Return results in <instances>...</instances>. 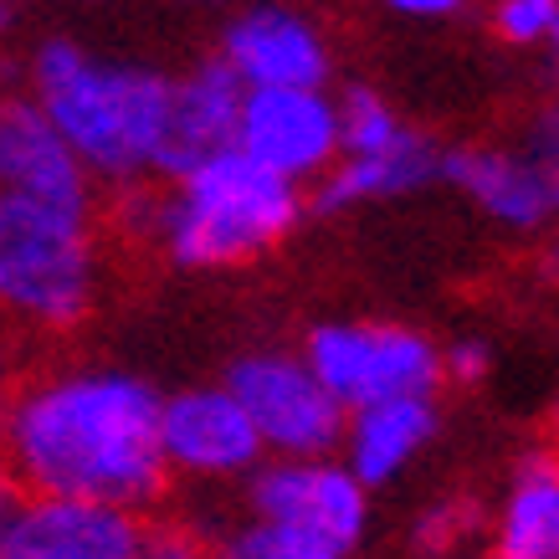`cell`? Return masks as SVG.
<instances>
[{"label":"cell","mask_w":559,"mask_h":559,"mask_svg":"<svg viewBox=\"0 0 559 559\" xmlns=\"http://www.w3.org/2000/svg\"><path fill=\"white\" fill-rule=\"evenodd\" d=\"M98 252L83 205L0 190V308L41 329H72L93 308Z\"/></svg>","instance_id":"cell-4"},{"label":"cell","mask_w":559,"mask_h":559,"mask_svg":"<svg viewBox=\"0 0 559 559\" xmlns=\"http://www.w3.org/2000/svg\"><path fill=\"white\" fill-rule=\"evenodd\" d=\"M395 11H406V16H452L462 11V0H385Z\"/></svg>","instance_id":"cell-26"},{"label":"cell","mask_w":559,"mask_h":559,"mask_svg":"<svg viewBox=\"0 0 559 559\" xmlns=\"http://www.w3.org/2000/svg\"><path fill=\"white\" fill-rule=\"evenodd\" d=\"M241 103H247V78L226 57H211L190 78H180L170 98V134H165L154 170L180 180L205 154L231 150L241 129Z\"/></svg>","instance_id":"cell-11"},{"label":"cell","mask_w":559,"mask_h":559,"mask_svg":"<svg viewBox=\"0 0 559 559\" xmlns=\"http://www.w3.org/2000/svg\"><path fill=\"white\" fill-rule=\"evenodd\" d=\"M165 401L129 370H68L21 390L0 452L26 492H72L150 513L170 492V457L159 437Z\"/></svg>","instance_id":"cell-1"},{"label":"cell","mask_w":559,"mask_h":559,"mask_svg":"<svg viewBox=\"0 0 559 559\" xmlns=\"http://www.w3.org/2000/svg\"><path fill=\"white\" fill-rule=\"evenodd\" d=\"M237 144L288 180L319 175L340 154V103L319 87H247Z\"/></svg>","instance_id":"cell-9"},{"label":"cell","mask_w":559,"mask_h":559,"mask_svg":"<svg viewBox=\"0 0 559 559\" xmlns=\"http://www.w3.org/2000/svg\"><path fill=\"white\" fill-rule=\"evenodd\" d=\"M221 57L247 78V87H323L329 78L319 32L283 5H252L231 21Z\"/></svg>","instance_id":"cell-13"},{"label":"cell","mask_w":559,"mask_h":559,"mask_svg":"<svg viewBox=\"0 0 559 559\" xmlns=\"http://www.w3.org/2000/svg\"><path fill=\"white\" fill-rule=\"evenodd\" d=\"M437 431V411L431 395H390V401H370V406L349 411L344 426V452H349V473L365 488H380L401 473L416 452Z\"/></svg>","instance_id":"cell-15"},{"label":"cell","mask_w":559,"mask_h":559,"mask_svg":"<svg viewBox=\"0 0 559 559\" xmlns=\"http://www.w3.org/2000/svg\"><path fill=\"white\" fill-rule=\"evenodd\" d=\"M401 119L370 87H349L340 103V150L344 154H385L390 144H401Z\"/></svg>","instance_id":"cell-18"},{"label":"cell","mask_w":559,"mask_h":559,"mask_svg":"<svg viewBox=\"0 0 559 559\" xmlns=\"http://www.w3.org/2000/svg\"><path fill=\"white\" fill-rule=\"evenodd\" d=\"M154 555V528L144 513L72 498V492H26L21 513L0 534V559H139Z\"/></svg>","instance_id":"cell-7"},{"label":"cell","mask_w":559,"mask_h":559,"mask_svg":"<svg viewBox=\"0 0 559 559\" xmlns=\"http://www.w3.org/2000/svg\"><path fill=\"white\" fill-rule=\"evenodd\" d=\"M226 549L237 559H334V549L323 539H313L308 528L277 524V519H257V524L241 528Z\"/></svg>","instance_id":"cell-19"},{"label":"cell","mask_w":559,"mask_h":559,"mask_svg":"<svg viewBox=\"0 0 559 559\" xmlns=\"http://www.w3.org/2000/svg\"><path fill=\"white\" fill-rule=\"evenodd\" d=\"M467 524H473L467 503H441L416 524V539H421V549H447V544H457L467 534Z\"/></svg>","instance_id":"cell-21"},{"label":"cell","mask_w":559,"mask_h":559,"mask_svg":"<svg viewBox=\"0 0 559 559\" xmlns=\"http://www.w3.org/2000/svg\"><path fill=\"white\" fill-rule=\"evenodd\" d=\"M252 513L257 519L308 528L313 539H323L334 549V559L349 555L365 539V524H370L365 483L349 467H334L323 457H283L272 467H257Z\"/></svg>","instance_id":"cell-8"},{"label":"cell","mask_w":559,"mask_h":559,"mask_svg":"<svg viewBox=\"0 0 559 559\" xmlns=\"http://www.w3.org/2000/svg\"><path fill=\"white\" fill-rule=\"evenodd\" d=\"M441 175L509 226H539L544 216L559 211V195L539 159H519V154L498 150H452L441 154Z\"/></svg>","instance_id":"cell-14"},{"label":"cell","mask_w":559,"mask_h":559,"mask_svg":"<svg viewBox=\"0 0 559 559\" xmlns=\"http://www.w3.org/2000/svg\"><path fill=\"white\" fill-rule=\"evenodd\" d=\"M308 365L344 406H370L390 395H431L441 380V355L416 329L390 323H329L308 340Z\"/></svg>","instance_id":"cell-5"},{"label":"cell","mask_w":559,"mask_h":559,"mask_svg":"<svg viewBox=\"0 0 559 559\" xmlns=\"http://www.w3.org/2000/svg\"><path fill=\"white\" fill-rule=\"evenodd\" d=\"M180 195L159 205V237L180 267H231L298 226V180L231 144L205 154L180 180Z\"/></svg>","instance_id":"cell-3"},{"label":"cell","mask_w":559,"mask_h":559,"mask_svg":"<svg viewBox=\"0 0 559 559\" xmlns=\"http://www.w3.org/2000/svg\"><path fill=\"white\" fill-rule=\"evenodd\" d=\"M87 165L36 98H0V190H26L41 201L83 205Z\"/></svg>","instance_id":"cell-12"},{"label":"cell","mask_w":559,"mask_h":559,"mask_svg":"<svg viewBox=\"0 0 559 559\" xmlns=\"http://www.w3.org/2000/svg\"><path fill=\"white\" fill-rule=\"evenodd\" d=\"M21 503H26V483L16 477V467H11V457L0 452V534L11 528V519L21 513Z\"/></svg>","instance_id":"cell-24"},{"label":"cell","mask_w":559,"mask_h":559,"mask_svg":"<svg viewBox=\"0 0 559 559\" xmlns=\"http://www.w3.org/2000/svg\"><path fill=\"white\" fill-rule=\"evenodd\" d=\"M549 47H555V62H559V11H555V26H549V36H544Z\"/></svg>","instance_id":"cell-27"},{"label":"cell","mask_w":559,"mask_h":559,"mask_svg":"<svg viewBox=\"0 0 559 559\" xmlns=\"http://www.w3.org/2000/svg\"><path fill=\"white\" fill-rule=\"evenodd\" d=\"M11 26V0H0V32Z\"/></svg>","instance_id":"cell-28"},{"label":"cell","mask_w":559,"mask_h":559,"mask_svg":"<svg viewBox=\"0 0 559 559\" xmlns=\"http://www.w3.org/2000/svg\"><path fill=\"white\" fill-rule=\"evenodd\" d=\"M32 87L87 170H98L103 180H134L139 170H154L170 134V78L144 68H103L72 41H47L32 57Z\"/></svg>","instance_id":"cell-2"},{"label":"cell","mask_w":559,"mask_h":559,"mask_svg":"<svg viewBox=\"0 0 559 559\" xmlns=\"http://www.w3.org/2000/svg\"><path fill=\"white\" fill-rule=\"evenodd\" d=\"M498 549L509 559H559V462L534 457L509 492Z\"/></svg>","instance_id":"cell-17"},{"label":"cell","mask_w":559,"mask_h":559,"mask_svg":"<svg viewBox=\"0 0 559 559\" xmlns=\"http://www.w3.org/2000/svg\"><path fill=\"white\" fill-rule=\"evenodd\" d=\"M211 5H216V0H211Z\"/></svg>","instance_id":"cell-29"},{"label":"cell","mask_w":559,"mask_h":559,"mask_svg":"<svg viewBox=\"0 0 559 559\" xmlns=\"http://www.w3.org/2000/svg\"><path fill=\"white\" fill-rule=\"evenodd\" d=\"M226 385L252 411L267 452H277V457H329L344 441L349 406L313 374L308 359L247 355L231 365Z\"/></svg>","instance_id":"cell-6"},{"label":"cell","mask_w":559,"mask_h":559,"mask_svg":"<svg viewBox=\"0 0 559 559\" xmlns=\"http://www.w3.org/2000/svg\"><path fill=\"white\" fill-rule=\"evenodd\" d=\"M488 344H477V340H457L452 349H447V374L452 380H462V385H473V380H483L488 374Z\"/></svg>","instance_id":"cell-22"},{"label":"cell","mask_w":559,"mask_h":559,"mask_svg":"<svg viewBox=\"0 0 559 559\" xmlns=\"http://www.w3.org/2000/svg\"><path fill=\"white\" fill-rule=\"evenodd\" d=\"M555 11H559V0H498V16L492 21H498V36L528 47V41H544V36H549Z\"/></svg>","instance_id":"cell-20"},{"label":"cell","mask_w":559,"mask_h":559,"mask_svg":"<svg viewBox=\"0 0 559 559\" xmlns=\"http://www.w3.org/2000/svg\"><path fill=\"white\" fill-rule=\"evenodd\" d=\"M11 380H16V359H11V340H5V329H0V426H5V411H11Z\"/></svg>","instance_id":"cell-25"},{"label":"cell","mask_w":559,"mask_h":559,"mask_svg":"<svg viewBox=\"0 0 559 559\" xmlns=\"http://www.w3.org/2000/svg\"><path fill=\"white\" fill-rule=\"evenodd\" d=\"M441 180V150L421 134H401V144H390L385 154H349L340 170L323 175V186L313 190V211L340 216L359 201H385V195H406Z\"/></svg>","instance_id":"cell-16"},{"label":"cell","mask_w":559,"mask_h":559,"mask_svg":"<svg viewBox=\"0 0 559 559\" xmlns=\"http://www.w3.org/2000/svg\"><path fill=\"white\" fill-rule=\"evenodd\" d=\"M534 159L549 170V186L559 195V108H549L539 123H534Z\"/></svg>","instance_id":"cell-23"},{"label":"cell","mask_w":559,"mask_h":559,"mask_svg":"<svg viewBox=\"0 0 559 559\" xmlns=\"http://www.w3.org/2000/svg\"><path fill=\"white\" fill-rule=\"evenodd\" d=\"M159 437H165L170 473L186 477H247L257 473V462L267 452L252 411L241 406L231 385L186 390V395L165 401Z\"/></svg>","instance_id":"cell-10"}]
</instances>
